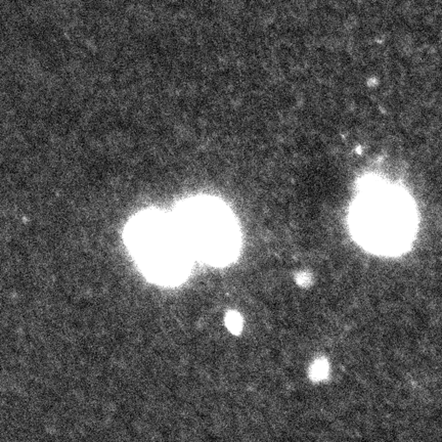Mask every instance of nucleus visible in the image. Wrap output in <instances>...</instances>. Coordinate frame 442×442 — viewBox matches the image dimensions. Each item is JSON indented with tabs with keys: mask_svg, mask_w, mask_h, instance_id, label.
I'll use <instances>...</instances> for the list:
<instances>
[{
	"mask_svg": "<svg viewBox=\"0 0 442 442\" xmlns=\"http://www.w3.org/2000/svg\"><path fill=\"white\" fill-rule=\"evenodd\" d=\"M225 323L228 330L234 334H239L243 328V321L238 312L231 311L225 317Z\"/></svg>",
	"mask_w": 442,
	"mask_h": 442,
	"instance_id": "nucleus-1",
	"label": "nucleus"
},
{
	"mask_svg": "<svg viewBox=\"0 0 442 442\" xmlns=\"http://www.w3.org/2000/svg\"><path fill=\"white\" fill-rule=\"evenodd\" d=\"M328 363L324 360H320L317 361L313 367H312V379L314 380H321L323 378H325L328 374Z\"/></svg>",
	"mask_w": 442,
	"mask_h": 442,
	"instance_id": "nucleus-2",
	"label": "nucleus"
}]
</instances>
